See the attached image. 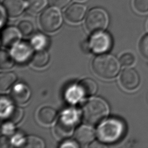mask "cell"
<instances>
[{
  "instance_id": "obj_1",
  "label": "cell",
  "mask_w": 148,
  "mask_h": 148,
  "mask_svg": "<svg viewBox=\"0 0 148 148\" xmlns=\"http://www.w3.org/2000/svg\"><path fill=\"white\" fill-rule=\"evenodd\" d=\"M125 132L124 123L118 119L111 118L103 121L98 127L97 136L104 143H113L123 138Z\"/></svg>"
},
{
  "instance_id": "obj_2",
  "label": "cell",
  "mask_w": 148,
  "mask_h": 148,
  "mask_svg": "<svg viewBox=\"0 0 148 148\" xmlns=\"http://www.w3.org/2000/svg\"><path fill=\"white\" fill-rule=\"evenodd\" d=\"M84 121L90 124L101 122L108 114L109 108L105 100L101 98H92L84 103L82 109Z\"/></svg>"
},
{
  "instance_id": "obj_3",
  "label": "cell",
  "mask_w": 148,
  "mask_h": 148,
  "mask_svg": "<svg viewBox=\"0 0 148 148\" xmlns=\"http://www.w3.org/2000/svg\"><path fill=\"white\" fill-rule=\"evenodd\" d=\"M95 73L103 79H111L115 77L120 68L118 60L110 54H101L96 57L92 63Z\"/></svg>"
},
{
  "instance_id": "obj_4",
  "label": "cell",
  "mask_w": 148,
  "mask_h": 148,
  "mask_svg": "<svg viewBox=\"0 0 148 148\" xmlns=\"http://www.w3.org/2000/svg\"><path fill=\"white\" fill-rule=\"evenodd\" d=\"M77 112L73 109L65 111L55 126V134L59 138L65 139L72 135L77 121Z\"/></svg>"
},
{
  "instance_id": "obj_5",
  "label": "cell",
  "mask_w": 148,
  "mask_h": 148,
  "mask_svg": "<svg viewBox=\"0 0 148 148\" xmlns=\"http://www.w3.org/2000/svg\"><path fill=\"white\" fill-rule=\"evenodd\" d=\"M108 22L109 17L106 11L101 8H94L87 13L85 25L89 31L97 32L105 29Z\"/></svg>"
},
{
  "instance_id": "obj_6",
  "label": "cell",
  "mask_w": 148,
  "mask_h": 148,
  "mask_svg": "<svg viewBox=\"0 0 148 148\" xmlns=\"http://www.w3.org/2000/svg\"><path fill=\"white\" fill-rule=\"evenodd\" d=\"M39 22L42 29L47 32L57 31L62 23V16L59 8L51 6L45 9L40 15Z\"/></svg>"
},
{
  "instance_id": "obj_7",
  "label": "cell",
  "mask_w": 148,
  "mask_h": 148,
  "mask_svg": "<svg viewBox=\"0 0 148 148\" xmlns=\"http://www.w3.org/2000/svg\"><path fill=\"white\" fill-rule=\"evenodd\" d=\"M92 51L97 53H104L108 51L112 46V38L106 32L102 31L95 32L89 42Z\"/></svg>"
},
{
  "instance_id": "obj_8",
  "label": "cell",
  "mask_w": 148,
  "mask_h": 148,
  "mask_svg": "<svg viewBox=\"0 0 148 148\" xmlns=\"http://www.w3.org/2000/svg\"><path fill=\"white\" fill-rule=\"evenodd\" d=\"M32 47L26 42L17 43L13 46L11 52L12 56L15 61L20 63H25L32 57Z\"/></svg>"
},
{
  "instance_id": "obj_9",
  "label": "cell",
  "mask_w": 148,
  "mask_h": 148,
  "mask_svg": "<svg viewBox=\"0 0 148 148\" xmlns=\"http://www.w3.org/2000/svg\"><path fill=\"white\" fill-rule=\"evenodd\" d=\"M120 80L124 88L132 90L139 86L140 78L136 71L132 68H127L121 72Z\"/></svg>"
},
{
  "instance_id": "obj_10",
  "label": "cell",
  "mask_w": 148,
  "mask_h": 148,
  "mask_svg": "<svg viewBox=\"0 0 148 148\" xmlns=\"http://www.w3.org/2000/svg\"><path fill=\"white\" fill-rule=\"evenodd\" d=\"M10 96L14 102L23 104L29 100L31 96V91L27 85L20 83L14 86L11 91Z\"/></svg>"
},
{
  "instance_id": "obj_11",
  "label": "cell",
  "mask_w": 148,
  "mask_h": 148,
  "mask_svg": "<svg viewBox=\"0 0 148 148\" xmlns=\"http://www.w3.org/2000/svg\"><path fill=\"white\" fill-rule=\"evenodd\" d=\"M87 10L86 6L82 3H73L65 12L66 18L71 23H78L84 17Z\"/></svg>"
},
{
  "instance_id": "obj_12",
  "label": "cell",
  "mask_w": 148,
  "mask_h": 148,
  "mask_svg": "<svg viewBox=\"0 0 148 148\" xmlns=\"http://www.w3.org/2000/svg\"><path fill=\"white\" fill-rule=\"evenodd\" d=\"M20 32L18 28L12 26L5 28L2 33V44L6 47L14 46L20 39Z\"/></svg>"
},
{
  "instance_id": "obj_13",
  "label": "cell",
  "mask_w": 148,
  "mask_h": 148,
  "mask_svg": "<svg viewBox=\"0 0 148 148\" xmlns=\"http://www.w3.org/2000/svg\"><path fill=\"white\" fill-rule=\"evenodd\" d=\"M75 137L79 144L87 145L94 139L95 132L93 128L90 126L82 125L75 131Z\"/></svg>"
},
{
  "instance_id": "obj_14",
  "label": "cell",
  "mask_w": 148,
  "mask_h": 148,
  "mask_svg": "<svg viewBox=\"0 0 148 148\" xmlns=\"http://www.w3.org/2000/svg\"><path fill=\"white\" fill-rule=\"evenodd\" d=\"M3 4L7 13L11 17L18 16L28 6L27 2L24 0H4Z\"/></svg>"
},
{
  "instance_id": "obj_15",
  "label": "cell",
  "mask_w": 148,
  "mask_h": 148,
  "mask_svg": "<svg viewBox=\"0 0 148 148\" xmlns=\"http://www.w3.org/2000/svg\"><path fill=\"white\" fill-rule=\"evenodd\" d=\"M57 116L56 110L49 106H44L38 112V118L40 123L43 124H51Z\"/></svg>"
},
{
  "instance_id": "obj_16",
  "label": "cell",
  "mask_w": 148,
  "mask_h": 148,
  "mask_svg": "<svg viewBox=\"0 0 148 148\" xmlns=\"http://www.w3.org/2000/svg\"><path fill=\"white\" fill-rule=\"evenodd\" d=\"M78 86L85 97H90L95 94L98 88L96 82L91 78H85L82 80Z\"/></svg>"
},
{
  "instance_id": "obj_17",
  "label": "cell",
  "mask_w": 148,
  "mask_h": 148,
  "mask_svg": "<svg viewBox=\"0 0 148 148\" xmlns=\"http://www.w3.org/2000/svg\"><path fill=\"white\" fill-rule=\"evenodd\" d=\"M31 59L34 66L38 68H42L46 65L48 63L49 56L46 51L41 49L35 52L33 54Z\"/></svg>"
},
{
  "instance_id": "obj_18",
  "label": "cell",
  "mask_w": 148,
  "mask_h": 148,
  "mask_svg": "<svg viewBox=\"0 0 148 148\" xmlns=\"http://www.w3.org/2000/svg\"><path fill=\"white\" fill-rule=\"evenodd\" d=\"M16 76L13 72H5L0 76V88L1 91L9 89L16 82Z\"/></svg>"
},
{
  "instance_id": "obj_19",
  "label": "cell",
  "mask_w": 148,
  "mask_h": 148,
  "mask_svg": "<svg viewBox=\"0 0 148 148\" xmlns=\"http://www.w3.org/2000/svg\"><path fill=\"white\" fill-rule=\"evenodd\" d=\"M20 147L27 148H43L45 147V144L40 138L36 136H28L24 138Z\"/></svg>"
},
{
  "instance_id": "obj_20",
  "label": "cell",
  "mask_w": 148,
  "mask_h": 148,
  "mask_svg": "<svg viewBox=\"0 0 148 148\" xmlns=\"http://www.w3.org/2000/svg\"><path fill=\"white\" fill-rule=\"evenodd\" d=\"M82 97H84V95L79 86H72L66 92V99L71 103L77 102Z\"/></svg>"
},
{
  "instance_id": "obj_21",
  "label": "cell",
  "mask_w": 148,
  "mask_h": 148,
  "mask_svg": "<svg viewBox=\"0 0 148 148\" xmlns=\"http://www.w3.org/2000/svg\"><path fill=\"white\" fill-rule=\"evenodd\" d=\"M14 58L13 56L6 51L2 50L0 54V68L2 69H6L12 68L14 65Z\"/></svg>"
},
{
  "instance_id": "obj_22",
  "label": "cell",
  "mask_w": 148,
  "mask_h": 148,
  "mask_svg": "<svg viewBox=\"0 0 148 148\" xmlns=\"http://www.w3.org/2000/svg\"><path fill=\"white\" fill-rule=\"evenodd\" d=\"M47 0H27V5L29 10L36 13L42 10L47 5Z\"/></svg>"
},
{
  "instance_id": "obj_23",
  "label": "cell",
  "mask_w": 148,
  "mask_h": 148,
  "mask_svg": "<svg viewBox=\"0 0 148 148\" xmlns=\"http://www.w3.org/2000/svg\"><path fill=\"white\" fill-rule=\"evenodd\" d=\"M47 43V38L43 34H36L31 39L32 46L38 50L44 49L46 47Z\"/></svg>"
},
{
  "instance_id": "obj_24",
  "label": "cell",
  "mask_w": 148,
  "mask_h": 148,
  "mask_svg": "<svg viewBox=\"0 0 148 148\" xmlns=\"http://www.w3.org/2000/svg\"><path fill=\"white\" fill-rule=\"evenodd\" d=\"M23 116V110L18 107L13 106L5 119L13 124L18 123Z\"/></svg>"
},
{
  "instance_id": "obj_25",
  "label": "cell",
  "mask_w": 148,
  "mask_h": 148,
  "mask_svg": "<svg viewBox=\"0 0 148 148\" xmlns=\"http://www.w3.org/2000/svg\"><path fill=\"white\" fill-rule=\"evenodd\" d=\"M18 28L23 35L26 36L32 34L34 30L33 24L27 20L20 21L18 25Z\"/></svg>"
},
{
  "instance_id": "obj_26",
  "label": "cell",
  "mask_w": 148,
  "mask_h": 148,
  "mask_svg": "<svg viewBox=\"0 0 148 148\" xmlns=\"http://www.w3.org/2000/svg\"><path fill=\"white\" fill-rule=\"evenodd\" d=\"M12 106L9 101L5 98H1V116L6 118L9 113L12 109Z\"/></svg>"
},
{
  "instance_id": "obj_27",
  "label": "cell",
  "mask_w": 148,
  "mask_h": 148,
  "mask_svg": "<svg viewBox=\"0 0 148 148\" xmlns=\"http://www.w3.org/2000/svg\"><path fill=\"white\" fill-rule=\"evenodd\" d=\"M134 6L139 12H146L148 11V0H134Z\"/></svg>"
},
{
  "instance_id": "obj_28",
  "label": "cell",
  "mask_w": 148,
  "mask_h": 148,
  "mask_svg": "<svg viewBox=\"0 0 148 148\" xmlns=\"http://www.w3.org/2000/svg\"><path fill=\"white\" fill-rule=\"evenodd\" d=\"M135 62V57L131 53H125L120 58V62L124 66H130Z\"/></svg>"
},
{
  "instance_id": "obj_29",
  "label": "cell",
  "mask_w": 148,
  "mask_h": 148,
  "mask_svg": "<svg viewBox=\"0 0 148 148\" xmlns=\"http://www.w3.org/2000/svg\"><path fill=\"white\" fill-rule=\"evenodd\" d=\"M139 49L142 55L148 58V34L144 36L141 39Z\"/></svg>"
},
{
  "instance_id": "obj_30",
  "label": "cell",
  "mask_w": 148,
  "mask_h": 148,
  "mask_svg": "<svg viewBox=\"0 0 148 148\" xmlns=\"http://www.w3.org/2000/svg\"><path fill=\"white\" fill-rule=\"evenodd\" d=\"M12 123H6L3 124L2 127V132L4 134L6 135H10L14 132V126L12 124Z\"/></svg>"
},
{
  "instance_id": "obj_31",
  "label": "cell",
  "mask_w": 148,
  "mask_h": 148,
  "mask_svg": "<svg viewBox=\"0 0 148 148\" xmlns=\"http://www.w3.org/2000/svg\"><path fill=\"white\" fill-rule=\"evenodd\" d=\"M71 0H51L52 4L59 8H62L66 6L69 2Z\"/></svg>"
},
{
  "instance_id": "obj_32",
  "label": "cell",
  "mask_w": 148,
  "mask_h": 148,
  "mask_svg": "<svg viewBox=\"0 0 148 148\" xmlns=\"http://www.w3.org/2000/svg\"><path fill=\"white\" fill-rule=\"evenodd\" d=\"M2 5H1L0 10H1V27H2L3 24L5 23L6 18V10L5 7H3Z\"/></svg>"
},
{
  "instance_id": "obj_33",
  "label": "cell",
  "mask_w": 148,
  "mask_h": 148,
  "mask_svg": "<svg viewBox=\"0 0 148 148\" xmlns=\"http://www.w3.org/2000/svg\"><path fill=\"white\" fill-rule=\"evenodd\" d=\"M61 147H78V145H77L75 142L71 141V140H68V141H65L64 143H62V145L60 146Z\"/></svg>"
},
{
  "instance_id": "obj_34",
  "label": "cell",
  "mask_w": 148,
  "mask_h": 148,
  "mask_svg": "<svg viewBox=\"0 0 148 148\" xmlns=\"http://www.w3.org/2000/svg\"><path fill=\"white\" fill-rule=\"evenodd\" d=\"M78 1H84V0H78Z\"/></svg>"
}]
</instances>
